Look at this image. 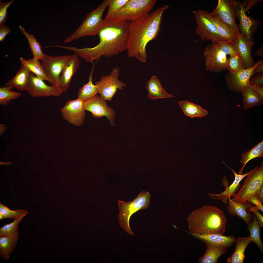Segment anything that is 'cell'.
Here are the masks:
<instances>
[{"instance_id":"41","label":"cell","mask_w":263,"mask_h":263,"mask_svg":"<svg viewBox=\"0 0 263 263\" xmlns=\"http://www.w3.org/2000/svg\"><path fill=\"white\" fill-rule=\"evenodd\" d=\"M129 0H110L108 10L106 19H109L113 16L127 3Z\"/></svg>"},{"instance_id":"20","label":"cell","mask_w":263,"mask_h":263,"mask_svg":"<svg viewBox=\"0 0 263 263\" xmlns=\"http://www.w3.org/2000/svg\"><path fill=\"white\" fill-rule=\"evenodd\" d=\"M231 169L233 172L235 177V179L231 185L228 186L226 184L225 191L219 194H214L209 193L208 195L212 198L217 200H220L225 204L227 205V201L229 197H234L236 194V192L238 190L240 186V183L241 181L245 177L247 176L251 171V170L247 173L244 174H240L237 173L232 169L228 166L225 164Z\"/></svg>"},{"instance_id":"45","label":"cell","mask_w":263,"mask_h":263,"mask_svg":"<svg viewBox=\"0 0 263 263\" xmlns=\"http://www.w3.org/2000/svg\"><path fill=\"white\" fill-rule=\"evenodd\" d=\"M247 201L255 205L257 209L263 212V205L262 203L256 196H253L249 198Z\"/></svg>"},{"instance_id":"5","label":"cell","mask_w":263,"mask_h":263,"mask_svg":"<svg viewBox=\"0 0 263 263\" xmlns=\"http://www.w3.org/2000/svg\"><path fill=\"white\" fill-rule=\"evenodd\" d=\"M150 195L148 192H141L133 201L125 202L119 200L118 206L119 212L118 216L120 227L126 233L132 235L134 233L129 224L131 216L135 212L141 210L148 208L149 206Z\"/></svg>"},{"instance_id":"25","label":"cell","mask_w":263,"mask_h":263,"mask_svg":"<svg viewBox=\"0 0 263 263\" xmlns=\"http://www.w3.org/2000/svg\"><path fill=\"white\" fill-rule=\"evenodd\" d=\"M30 72L29 70L22 65L14 77L9 80L5 86L10 85L18 90L27 91Z\"/></svg>"},{"instance_id":"35","label":"cell","mask_w":263,"mask_h":263,"mask_svg":"<svg viewBox=\"0 0 263 263\" xmlns=\"http://www.w3.org/2000/svg\"><path fill=\"white\" fill-rule=\"evenodd\" d=\"M22 33L27 38L33 58L41 60L44 54L42 52V47L34 36L27 32L24 28L20 26H19Z\"/></svg>"},{"instance_id":"36","label":"cell","mask_w":263,"mask_h":263,"mask_svg":"<svg viewBox=\"0 0 263 263\" xmlns=\"http://www.w3.org/2000/svg\"><path fill=\"white\" fill-rule=\"evenodd\" d=\"M10 85L0 87V104L6 106L11 100L17 99L21 95V92H15Z\"/></svg>"},{"instance_id":"6","label":"cell","mask_w":263,"mask_h":263,"mask_svg":"<svg viewBox=\"0 0 263 263\" xmlns=\"http://www.w3.org/2000/svg\"><path fill=\"white\" fill-rule=\"evenodd\" d=\"M156 0H129L113 16V20H126L131 21L149 13Z\"/></svg>"},{"instance_id":"1","label":"cell","mask_w":263,"mask_h":263,"mask_svg":"<svg viewBox=\"0 0 263 263\" xmlns=\"http://www.w3.org/2000/svg\"><path fill=\"white\" fill-rule=\"evenodd\" d=\"M131 21L105 19L98 35L99 43L92 48H78L68 46L67 50L83 59L86 62L93 61L102 56L111 57L127 50L130 36Z\"/></svg>"},{"instance_id":"31","label":"cell","mask_w":263,"mask_h":263,"mask_svg":"<svg viewBox=\"0 0 263 263\" xmlns=\"http://www.w3.org/2000/svg\"><path fill=\"white\" fill-rule=\"evenodd\" d=\"M204 11L206 17L214 24L218 33L224 40H235L236 36L226 26L213 16L211 13L205 10Z\"/></svg>"},{"instance_id":"54","label":"cell","mask_w":263,"mask_h":263,"mask_svg":"<svg viewBox=\"0 0 263 263\" xmlns=\"http://www.w3.org/2000/svg\"><path fill=\"white\" fill-rule=\"evenodd\" d=\"M5 218V217L2 214L0 213V220Z\"/></svg>"},{"instance_id":"48","label":"cell","mask_w":263,"mask_h":263,"mask_svg":"<svg viewBox=\"0 0 263 263\" xmlns=\"http://www.w3.org/2000/svg\"><path fill=\"white\" fill-rule=\"evenodd\" d=\"M263 60L259 63L254 69L253 75H254L263 72Z\"/></svg>"},{"instance_id":"24","label":"cell","mask_w":263,"mask_h":263,"mask_svg":"<svg viewBox=\"0 0 263 263\" xmlns=\"http://www.w3.org/2000/svg\"><path fill=\"white\" fill-rule=\"evenodd\" d=\"M206 251L198 260V263H216L219 258L227 251L224 246L206 243Z\"/></svg>"},{"instance_id":"51","label":"cell","mask_w":263,"mask_h":263,"mask_svg":"<svg viewBox=\"0 0 263 263\" xmlns=\"http://www.w3.org/2000/svg\"><path fill=\"white\" fill-rule=\"evenodd\" d=\"M7 128L6 125L3 124H0V135L1 136L5 132Z\"/></svg>"},{"instance_id":"14","label":"cell","mask_w":263,"mask_h":263,"mask_svg":"<svg viewBox=\"0 0 263 263\" xmlns=\"http://www.w3.org/2000/svg\"><path fill=\"white\" fill-rule=\"evenodd\" d=\"M85 110L91 113L93 117L100 118L106 117L112 126H114L115 113L114 109L107 105L106 100L96 95L90 100L84 102Z\"/></svg>"},{"instance_id":"53","label":"cell","mask_w":263,"mask_h":263,"mask_svg":"<svg viewBox=\"0 0 263 263\" xmlns=\"http://www.w3.org/2000/svg\"><path fill=\"white\" fill-rule=\"evenodd\" d=\"M11 163L10 161H7V162H0V164L1 165H11Z\"/></svg>"},{"instance_id":"40","label":"cell","mask_w":263,"mask_h":263,"mask_svg":"<svg viewBox=\"0 0 263 263\" xmlns=\"http://www.w3.org/2000/svg\"><path fill=\"white\" fill-rule=\"evenodd\" d=\"M221 51L226 55L230 56L238 54L235 41L231 40H221L216 42Z\"/></svg>"},{"instance_id":"50","label":"cell","mask_w":263,"mask_h":263,"mask_svg":"<svg viewBox=\"0 0 263 263\" xmlns=\"http://www.w3.org/2000/svg\"><path fill=\"white\" fill-rule=\"evenodd\" d=\"M263 186H262L260 188V190L258 191L257 196L261 202L263 203Z\"/></svg>"},{"instance_id":"4","label":"cell","mask_w":263,"mask_h":263,"mask_svg":"<svg viewBox=\"0 0 263 263\" xmlns=\"http://www.w3.org/2000/svg\"><path fill=\"white\" fill-rule=\"evenodd\" d=\"M110 0H105L96 9L86 15L77 29L64 41L68 43L84 36L98 35L103 23L102 16Z\"/></svg>"},{"instance_id":"22","label":"cell","mask_w":263,"mask_h":263,"mask_svg":"<svg viewBox=\"0 0 263 263\" xmlns=\"http://www.w3.org/2000/svg\"><path fill=\"white\" fill-rule=\"evenodd\" d=\"M146 84V88L148 91L147 96L150 99L154 100L174 97V95L168 93L164 90L160 80L155 75L151 77Z\"/></svg>"},{"instance_id":"28","label":"cell","mask_w":263,"mask_h":263,"mask_svg":"<svg viewBox=\"0 0 263 263\" xmlns=\"http://www.w3.org/2000/svg\"><path fill=\"white\" fill-rule=\"evenodd\" d=\"M243 97V106L247 110L254 106L261 105L263 99L256 93L249 85L244 87L241 92Z\"/></svg>"},{"instance_id":"33","label":"cell","mask_w":263,"mask_h":263,"mask_svg":"<svg viewBox=\"0 0 263 263\" xmlns=\"http://www.w3.org/2000/svg\"><path fill=\"white\" fill-rule=\"evenodd\" d=\"M263 157V141H262L249 150L242 154L241 159L240 162L243 165L238 173L241 174L243 173V171L244 167L249 160L256 158Z\"/></svg>"},{"instance_id":"10","label":"cell","mask_w":263,"mask_h":263,"mask_svg":"<svg viewBox=\"0 0 263 263\" xmlns=\"http://www.w3.org/2000/svg\"><path fill=\"white\" fill-rule=\"evenodd\" d=\"M235 1L234 0H218L216 7L211 13L231 30L236 38L240 33L235 23Z\"/></svg>"},{"instance_id":"15","label":"cell","mask_w":263,"mask_h":263,"mask_svg":"<svg viewBox=\"0 0 263 263\" xmlns=\"http://www.w3.org/2000/svg\"><path fill=\"white\" fill-rule=\"evenodd\" d=\"M30 71L28 78L27 91L32 97H41L52 96H60L63 92L59 87L46 85L43 81L38 78Z\"/></svg>"},{"instance_id":"2","label":"cell","mask_w":263,"mask_h":263,"mask_svg":"<svg viewBox=\"0 0 263 263\" xmlns=\"http://www.w3.org/2000/svg\"><path fill=\"white\" fill-rule=\"evenodd\" d=\"M166 5L131 21L130 36L127 50L129 57L142 62L146 61V48L147 44L155 39L161 28Z\"/></svg>"},{"instance_id":"23","label":"cell","mask_w":263,"mask_h":263,"mask_svg":"<svg viewBox=\"0 0 263 263\" xmlns=\"http://www.w3.org/2000/svg\"><path fill=\"white\" fill-rule=\"evenodd\" d=\"M190 234L206 243L221 246L227 248L231 246L235 239V238L233 236H227L218 234H210L201 235Z\"/></svg>"},{"instance_id":"11","label":"cell","mask_w":263,"mask_h":263,"mask_svg":"<svg viewBox=\"0 0 263 263\" xmlns=\"http://www.w3.org/2000/svg\"><path fill=\"white\" fill-rule=\"evenodd\" d=\"M205 70L219 72L227 70L226 56L216 42H211L205 49Z\"/></svg>"},{"instance_id":"13","label":"cell","mask_w":263,"mask_h":263,"mask_svg":"<svg viewBox=\"0 0 263 263\" xmlns=\"http://www.w3.org/2000/svg\"><path fill=\"white\" fill-rule=\"evenodd\" d=\"M247 2L246 1L241 2L235 0V16L240 21L238 29L240 34L251 39L253 38V37L260 25V22L259 20L255 19L246 14L244 9Z\"/></svg>"},{"instance_id":"17","label":"cell","mask_w":263,"mask_h":263,"mask_svg":"<svg viewBox=\"0 0 263 263\" xmlns=\"http://www.w3.org/2000/svg\"><path fill=\"white\" fill-rule=\"evenodd\" d=\"M263 60L258 61L251 67L235 72H230L226 79L228 88L234 92H241L244 87L249 85V81L254 69Z\"/></svg>"},{"instance_id":"29","label":"cell","mask_w":263,"mask_h":263,"mask_svg":"<svg viewBox=\"0 0 263 263\" xmlns=\"http://www.w3.org/2000/svg\"><path fill=\"white\" fill-rule=\"evenodd\" d=\"M178 103L184 114L191 118H202L208 113L207 111L200 105L187 101H181Z\"/></svg>"},{"instance_id":"42","label":"cell","mask_w":263,"mask_h":263,"mask_svg":"<svg viewBox=\"0 0 263 263\" xmlns=\"http://www.w3.org/2000/svg\"><path fill=\"white\" fill-rule=\"evenodd\" d=\"M12 0L6 3L0 0V26L4 25L7 19V11L8 7L14 1Z\"/></svg>"},{"instance_id":"43","label":"cell","mask_w":263,"mask_h":263,"mask_svg":"<svg viewBox=\"0 0 263 263\" xmlns=\"http://www.w3.org/2000/svg\"><path fill=\"white\" fill-rule=\"evenodd\" d=\"M250 212H252L256 218L258 223L261 227H263V216L255 206L253 205L250 208L248 209Z\"/></svg>"},{"instance_id":"46","label":"cell","mask_w":263,"mask_h":263,"mask_svg":"<svg viewBox=\"0 0 263 263\" xmlns=\"http://www.w3.org/2000/svg\"><path fill=\"white\" fill-rule=\"evenodd\" d=\"M11 31V29L7 26L3 25L0 26V41H3L6 35Z\"/></svg>"},{"instance_id":"9","label":"cell","mask_w":263,"mask_h":263,"mask_svg":"<svg viewBox=\"0 0 263 263\" xmlns=\"http://www.w3.org/2000/svg\"><path fill=\"white\" fill-rule=\"evenodd\" d=\"M71 56H53L44 54L41 60V64L44 73L52 85L59 87L58 83L60 74L70 60Z\"/></svg>"},{"instance_id":"34","label":"cell","mask_w":263,"mask_h":263,"mask_svg":"<svg viewBox=\"0 0 263 263\" xmlns=\"http://www.w3.org/2000/svg\"><path fill=\"white\" fill-rule=\"evenodd\" d=\"M18 239L0 236V257L8 260L16 245Z\"/></svg>"},{"instance_id":"44","label":"cell","mask_w":263,"mask_h":263,"mask_svg":"<svg viewBox=\"0 0 263 263\" xmlns=\"http://www.w3.org/2000/svg\"><path fill=\"white\" fill-rule=\"evenodd\" d=\"M250 84L263 86V73H258L256 75L254 76L249 81Z\"/></svg>"},{"instance_id":"32","label":"cell","mask_w":263,"mask_h":263,"mask_svg":"<svg viewBox=\"0 0 263 263\" xmlns=\"http://www.w3.org/2000/svg\"><path fill=\"white\" fill-rule=\"evenodd\" d=\"M253 220L247 225L250 232L249 236L251 242H254L257 246L261 252L263 253V244L261 238V227L254 215H253Z\"/></svg>"},{"instance_id":"21","label":"cell","mask_w":263,"mask_h":263,"mask_svg":"<svg viewBox=\"0 0 263 263\" xmlns=\"http://www.w3.org/2000/svg\"><path fill=\"white\" fill-rule=\"evenodd\" d=\"M228 200L227 208L229 214L238 217L248 225L252 221L253 216L251 212L247 211L253 205L248 201L244 203H239L233 200L231 197Z\"/></svg>"},{"instance_id":"39","label":"cell","mask_w":263,"mask_h":263,"mask_svg":"<svg viewBox=\"0 0 263 263\" xmlns=\"http://www.w3.org/2000/svg\"><path fill=\"white\" fill-rule=\"evenodd\" d=\"M0 213L3 215L5 218L14 219L28 214L27 210L22 209L12 210L8 207L0 203Z\"/></svg>"},{"instance_id":"47","label":"cell","mask_w":263,"mask_h":263,"mask_svg":"<svg viewBox=\"0 0 263 263\" xmlns=\"http://www.w3.org/2000/svg\"><path fill=\"white\" fill-rule=\"evenodd\" d=\"M249 85L256 93L263 99V86L251 84H250Z\"/></svg>"},{"instance_id":"19","label":"cell","mask_w":263,"mask_h":263,"mask_svg":"<svg viewBox=\"0 0 263 263\" xmlns=\"http://www.w3.org/2000/svg\"><path fill=\"white\" fill-rule=\"evenodd\" d=\"M71 55L70 60L66 65L61 73L58 81V87L65 92L68 89L71 78L76 72L80 64L77 55L75 54Z\"/></svg>"},{"instance_id":"18","label":"cell","mask_w":263,"mask_h":263,"mask_svg":"<svg viewBox=\"0 0 263 263\" xmlns=\"http://www.w3.org/2000/svg\"><path fill=\"white\" fill-rule=\"evenodd\" d=\"M235 42L237 53L244 63L246 68L254 66L255 64L251 51L252 46L255 43L254 38H248L240 34L236 37Z\"/></svg>"},{"instance_id":"7","label":"cell","mask_w":263,"mask_h":263,"mask_svg":"<svg viewBox=\"0 0 263 263\" xmlns=\"http://www.w3.org/2000/svg\"><path fill=\"white\" fill-rule=\"evenodd\" d=\"M259 167V165L251 170L241 188L232 199L233 200L244 203L250 197L257 196L263 186V163Z\"/></svg>"},{"instance_id":"3","label":"cell","mask_w":263,"mask_h":263,"mask_svg":"<svg viewBox=\"0 0 263 263\" xmlns=\"http://www.w3.org/2000/svg\"><path fill=\"white\" fill-rule=\"evenodd\" d=\"M190 234L223 235L227 220L223 211L217 207L207 205L196 209L187 220Z\"/></svg>"},{"instance_id":"30","label":"cell","mask_w":263,"mask_h":263,"mask_svg":"<svg viewBox=\"0 0 263 263\" xmlns=\"http://www.w3.org/2000/svg\"><path fill=\"white\" fill-rule=\"evenodd\" d=\"M19 60L22 65L34 73L38 78L50 82L49 79L44 73L41 64L39 60L34 58L26 60L21 57L19 58Z\"/></svg>"},{"instance_id":"49","label":"cell","mask_w":263,"mask_h":263,"mask_svg":"<svg viewBox=\"0 0 263 263\" xmlns=\"http://www.w3.org/2000/svg\"><path fill=\"white\" fill-rule=\"evenodd\" d=\"M262 0H249L248 2L246 5L244 9V11L245 13L248 10L250 9L256 3L258 2H262Z\"/></svg>"},{"instance_id":"38","label":"cell","mask_w":263,"mask_h":263,"mask_svg":"<svg viewBox=\"0 0 263 263\" xmlns=\"http://www.w3.org/2000/svg\"><path fill=\"white\" fill-rule=\"evenodd\" d=\"M227 68L231 72L246 69L244 63L238 54L230 56L227 59Z\"/></svg>"},{"instance_id":"16","label":"cell","mask_w":263,"mask_h":263,"mask_svg":"<svg viewBox=\"0 0 263 263\" xmlns=\"http://www.w3.org/2000/svg\"><path fill=\"white\" fill-rule=\"evenodd\" d=\"M84 102L77 98L67 101L60 109L62 116L66 121L75 126L83 124L86 116Z\"/></svg>"},{"instance_id":"12","label":"cell","mask_w":263,"mask_h":263,"mask_svg":"<svg viewBox=\"0 0 263 263\" xmlns=\"http://www.w3.org/2000/svg\"><path fill=\"white\" fill-rule=\"evenodd\" d=\"M192 12L197 24L196 33L202 41L217 42L225 40L218 33L214 24L206 17L204 10H193Z\"/></svg>"},{"instance_id":"52","label":"cell","mask_w":263,"mask_h":263,"mask_svg":"<svg viewBox=\"0 0 263 263\" xmlns=\"http://www.w3.org/2000/svg\"><path fill=\"white\" fill-rule=\"evenodd\" d=\"M255 55H256L261 56L263 58V46L261 47L256 52Z\"/></svg>"},{"instance_id":"27","label":"cell","mask_w":263,"mask_h":263,"mask_svg":"<svg viewBox=\"0 0 263 263\" xmlns=\"http://www.w3.org/2000/svg\"><path fill=\"white\" fill-rule=\"evenodd\" d=\"M236 243L235 251L227 259L228 263H243L245 258L244 252L248 245L251 242L249 237H238L235 239Z\"/></svg>"},{"instance_id":"8","label":"cell","mask_w":263,"mask_h":263,"mask_svg":"<svg viewBox=\"0 0 263 263\" xmlns=\"http://www.w3.org/2000/svg\"><path fill=\"white\" fill-rule=\"evenodd\" d=\"M120 68L113 67L110 75L102 76L100 80L95 82L100 96L106 101H110L118 89L123 90L126 84L119 79Z\"/></svg>"},{"instance_id":"37","label":"cell","mask_w":263,"mask_h":263,"mask_svg":"<svg viewBox=\"0 0 263 263\" xmlns=\"http://www.w3.org/2000/svg\"><path fill=\"white\" fill-rule=\"evenodd\" d=\"M23 216L14 219L13 222L5 225L0 229V236L3 235L18 239L19 235L18 226Z\"/></svg>"},{"instance_id":"26","label":"cell","mask_w":263,"mask_h":263,"mask_svg":"<svg viewBox=\"0 0 263 263\" xmlns=\"http://www.w3.org/2000/svg\"><path fill=\"white\" fill-rule=\"evenodd\" d=\"M95 64L94 63L93 64L92 68L89 75L88 82L84 85L78 91L77 98L84 102L90 100L99 93L96 86L92 83V76Z\"/></svg>"}]
</instances>
